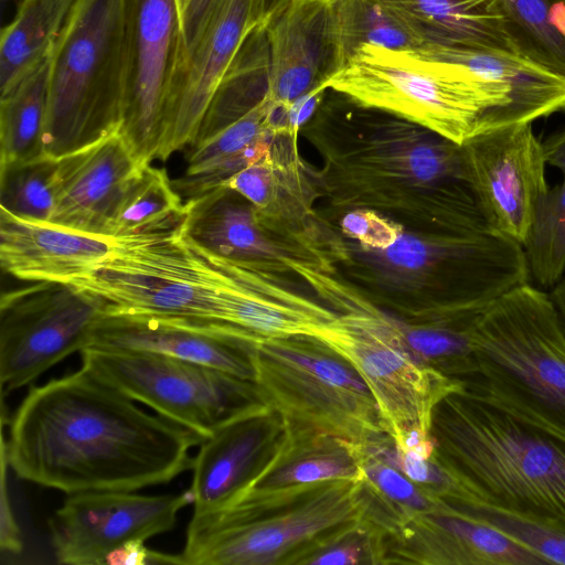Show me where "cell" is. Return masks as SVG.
<instances>
[{
	"instance_id": "1",
	"label": "cell",
	"mask_w": 565,
	"mask_h": 565,
	"mask_svg": "<svg viewBox=\"0 0 565 565\" xmlns=\"http://www.w3.org/2000/svg\"><path fill=\"white\" fill-rule=\"evenodd\" d=\"M204 439L82 366L32 387L1 443L17 476L70 495L169 482L192 468L190 449Z\"/></svg>"
},
{
	"instance_id": "2",
	"label": "cell",
	"mask_w": 565,
	"mask_h": 565,
	"mask_svg": "<svg viewBox=\"0 0 565 565\" xmlns=\"http://www.w3.org/2000/svg\"><path fill=\"white\" fill-rule=\"evenodd\" d=\"M359 108L337 120L319 115L308 128L323 163L317 179L331 206L344 213L371 209L420 231L489 225L468 182L461 146L396 116Z\"/></svg>"
},
{
	"instance_id": "3",
	"label": "cell",
	"mask_w": 565,
	"mask_h": 565,
	"mask_svg": "<svg viewBox=\"0 0 565 565\" xmlns=\"http://www.w3.org/2000/svg\"><path fill=\"white\" fill-rule=\"evenodd\" d=\"M436 451L462 498L565 534V443L465 387L436 407Z\"/></svg>"
},
{
	"instance_id": "4",
	"label": "cell",
	"mask_w": 565,
	"mask_h": 565,
	"mask_svg": "<svg viewBox=\"0 0 565 565\" xmlns=\"http://www.w3.org/2000/svg\"><path fill=\"white\" fill-rule=\"evenodd\" d=\"M184 224L113 237L110 253L71 285L115 310L238 329L260 297V271L199 246Z\"/></svg>"
},
{
	"instance_id": "5",
	"label": "cell",
	"mask_w": 565,
	"mask_h": 565,
	"mask_svg": "<svg viewBox=\"0 0 565 565\" xmlns=\"http://www.w3.org/2000/svg\"><path fill=\"white\" fill-rule=\"evenodd\" d=\"M327 86L359 106L396 116L459 146L535 120L508 89L416 50L364 44Z\"/></svg>"
},
{
	"instance_id": "6",
	"label": "cell",
	"mask_w": 565,
	"mask_h": 565,
	"mask_svg": "<svg viewBox=\"0 0 565 565\" xmlns=\"http://www.w3.org/2000/svg\"><path fill=\"white\" fill-rule=\"evenodd\" d=\"M473 354L466 390L565 443V330L550 295L525 284L493 301Z\"/></svg>"
},
{
	"instance_id": "7",
	"label": "cell",
	"mask_w": 565,
	"mask_h": 565,
	"mask_svg": "<svg viewBox=\"0 0 565 565\" xmlns=\"http://www.w3.org/2000/svg\"><path fill=\"white\" fill-rule=\"evenodd\" d=\"M125 70L124 0H77L51 51L46 157L118 134Z\"/></svg>"
},
{
	"instance_id": "8",
	"label": "cell",
	"mask_w": 565,
	"mask_h": 565,
	"mask_svg": "<svg viewBox=\"0 0 565 565\" xmlns=\"http://www.w3.org/2000/svg\"><path fill=\"white\" fill-rule=\"evenodd\" d=\"M250 361L260 401L282 423L354 446L375 444L390 436L361 375L316 337L256 339Z\"/></svg>"
},
{
	"instance_id": "9",
	"label": "cell",
	"mask_w": 565,
	"mask_h": 565,
	"mask_svg": "<svg viewBox=\"0 0 565 565\" xmlns=\"http://www.w3.org/2000/svg\"><path fill=\"white\" fill-rule=\"evenodd\" d=\"M332 303L341 311L321 324V340L361 375L395 446L414 434H431L437 405L463 382L420 360L405 342L398 320L385 315L342 282Z\"/></svg>"
},
{
	"instance_id": "10",
	"label": "cell",
	"mask_w": 565,
	"mask_h": 565,
	"mask_svg": "<svg viewBox=\"0 0 565 565\" xmlns=\"http://www.w3.org/2000/svg\"><path fill=\"white\" fill-rule=\"evenodd\" d=\"M367 508L361 477L330 481L294 504L257 516L192 515L181 564H295L320 537L366 519Z\"/></svg>"
},
{
	"instance_id": "11",
	"label": "cell",
	"mask_w": 565,
	"mask_h": 565,
	"mask_svg": "<svg viewBox=\"0 0 565 565\" xmlns=\"http://www.w3.org/2000/svg\"><path fill=\"white\" fill-rule=\"evenodd\" d=\"M81 355L95 377L204 438L265 405L255 382L201 363L136 351Z\"/></svg>"
},
{
	"instance_id": "12",
	"label": "cell",
	"mask_w": 565,
	"mask_h": 565,
	"mask_svg": "<svg viewBox=\"0 0 565 565\" xmlns=\"http://www.w3.org/2000/svg\"><path fill=\"white\" fill-rule=\"evenodd\" d=\"M102 297L67 282L33 281L0 300L2 392L29 384L88 344L108 310Z\"/></svg>"
},
{
	"instance_id": "13",
	"label": "cell",
	"mask_w": 565,
	"mask_h": 565,
	"mask_svg": "<svg viewBox=\"0 0 565 565\" xmlns=\"http://www.w3.org/2000/svg\"><path fill=\"white\" fill-rule=\"evenodd\" d=\"M125 70L118 134L137 162L158 159L171 87L185 63L177 0H124Z\"/></svg>"
},
{
	"instance_id": "14",
	"label": "cell",
	"mask_w": 565,
	"mask_h": 565,
	"mask_svg": "<svg viewBox=\"0 0 565 565\" xmlns=\"http://www.w3.org/2000/svg\"><path fill=\"white\" fill-rule=\"evenodd\" d=\"M192 502L190 490L163 495L134 491L70 494L49 521L55 558L67 565H105L126 543L146 542L170 531L179 511Z\"/></svg>"
},
{
	"instance_id": "15",
	"label": "cell",
	"mask_w": 565,
	"mask_h": 565,
	"mask_svg": "<svg viewBox=\"0 0 565 565\" xmlns=\"http://www.w3.org/2000/svg\"><path fill=\"white\" fill-rule=\"evenodd\" d=\"M468 182L488 224L525 243L536 207L547 192L545 156L532 124H515L461 145Z\"/></svg>"
},
{
	"instance_id": "16",
	"label": "cell",
	"mask_w": 565,
	"mask_h": 565,
	"mask_svg": "<svg viewBox=\"0 0 565 565\" xmlns=\"http://www.w3.org/2000/svg\"><path fill=\"white\" fill-rule=\"evenodd\" d=\"M260 21L262 0L215 1L196 44L174 77L158 159L164 161L193 143L214 92Z\"/></svg>"
},
{
	"instance_id": "17",
	"label": "cell",
	"mask_w": 565,
	"mask_h": 565,
	"mask_svg": "<svg viewBox=\"0 0 565 565\" xmlns=\"http://www.w3.org/2000/svg\"><path fill=\"white\" fill-rule=\"evenodd\" d=\"M256 339L223 323L131 313L108 306L85 349L162 354L254 382L250 355Z\"/></svg>"
},
{
	"instance_id": "18",
	"label": "cell",
	"mask_w": 565,
	"mask_h": 565,
	"mask_svg": "<svg viewBox=\"0 0 565 565\" xmlns=\"http://www.w3.org/2000/svg\"><path fill=\"white\" fill-rule=\"evenodd\" d=\"M248 201L259 224L276 238L295 247L312 262L326 266L328 254L315 234V201L322 196L316 170L298 152L297 140L277 135L270 150L226 180Z\"/></svg>"
},
{
	"instance_id": "19",
	"label": "cell",
	"mask_w": 565,
	"mask_h": 565,
	"mask_svg": "<svg viewBox=\"0 0 565 565\" xmlns=\"http://www.w3.org/2000/svg\"><path fill=\"white\" fill-rule=\"evenodd\" d=\"M361 477L352 444L284 423L282 433L245 491L218 512L257 516L294 504L330 481Z\"/></svg>"
},
{
	"instance_id": "20",
	"label": "cell",
	"mask_w": 565,
	"mask_h": 565,
	"mask_svg": "<svg viewBox=\"0 0 565 565\" xmlns=\"http://www.w3.org/2000/svg\"><path fill=\"white\" fill-rule=\"evenodd\" d=\"M267 44L266 96L286 106L339 71L331 0H286L260 26Z\"/></svg>"
},
{
	"instance_id": "21",
	"label": "cell",
	"mask_w": 565,
	"mask_h": 565,
	"mask_svg": "<svg viewBox=\"0 0 565 565\" xmlns=\"http://www.w3.org/2000/svg\"><path fill=\"white\" fill-rule=\"evenodd\" d=\"M57 160V195L50 223L110 237L122 195L141 164L119 134Z\"/></svg>"
},
{
	"instance_id": "22",
	"label": "cell",
	"mask_w": 565,
	"mask_h": 565,
	"mask_svg": "<svg viewBox=\"0 0 565 565\" xmlns=\"http://www.w3.org/2000/svg\"><path fill=\"white\" fill-rule=\"evenodd\" d=\"M282 430L281 418L263 405L205 438L192 463L189 490L193 515L211 514L233 505Z\"/></svg>"
},
{
	"instance_id": "23",
	"label": "cell",
	"mask_w": 565,
	"mask_h": 565,
	"mask_svg": "<svg viewBox=\"0 0 565 565\" xmlns=\"http://www.w3.org/2000/svg\"><path fill=\"white\" fill-rule=\"evenodd\" d=\"M398 562L446 565H547L533 551L445 500L393 539Z\"/></svg>"
},
{
	"instance_id": "24",
	"label": "cell",
	"mask_w": 565,
	"mask_h": 565,
	"mask_svg": "<svg viewBox=\"0 0 565 565\" xmlns=\"http://www.w3.org/2000/svg\"><path fill=\"white\" fill-rule=\"evenodd\" d=\"M113 238L19 218L0 209V264L26 281L71 284L111 250Z\"/></svg>"
},
{
	"instance_id": "25",
	"label": "cell",
	"mask_w": 565,
	"mask_h": 565,
	"mask_svg": "<svg viewBox=\"0 0 565 565\" xmlns=\"http://www.w3.org/2000/svg\"><path fill=\"white\" fill-rule=\"evenodd\" d=\"M186 204L184 234L214 255L285 271L288 259L310 262L300 250L265 230L252 204L231 189L218 186L188 200Z\"/></svg>"
},
{
	"instance_id": "26",
	"label": "cell",
	"mask_w": 565,
	"mask_h": 565,
	"mask_svg": "<svg viewBox=\"0 0 565 565\" xmlns=\"http://www.w3.org/2000/svg\"><path fill=\"white\" fill-rule=\"evenodd\" d=\"M376 1L405 23L422 46L475 45L522 55L511 32L503 0Z\"/></svg>"
},
{
	"instance_id": "27",
	"label": "cell",
	"mask_w": 565,
	"mask_h": 565,
	"mask_svg": "<svg viewBox=\"0 0 565 565\" xmlns=\"http://www.w3.org/2000/svg\"><path fill=\"white\" fill-rule=\"evenodd\" d=\"M271 103L264 96L248 111L205 141L191 146L188 167L172 181L188 200L221 186L271 148L276 132L270 125Z\"/></svg>"
},
{
	"instance_id": "28",
	"label": "cell",
	"mask_w": 565,
	"mask_h": 565,
	"mask_svg": "<svg viewBox=\"0 0 565 565\" xmlns=\"http://www.w3.org/2000/svg\"><path fill=\"white\" fill-rule=\"evenodd\" d=\"M77 0H22L1 31L0 96L47 56Z\"/></svg>"
},
{
	"instance_id": "29",
	"label": "cell",
	"mask_w": 565,
	"mask_h": 565,
	"mask_svg": "<svg viewBox=\"0 0 565 565\" xmlns=\"http://www.w3.org/2000/svg\"><path fill=\"white\" fill-rule=\"evenodd\" d=\"M50 71L51 53L0 96V168L45 157Z\"/></svg>"
},
{
	"instance_id": "30",
	"label": "cell",
	"mask_w": 565,
	"mask_h": 565,
	"mask_svg": "<svg viewBox=\"0 0 565 565\" xmlns=\"http://www.w3.org/2000/svg\"><path fill=\"white\" fill-rule=\"evenodd\" d=\"M352 446L369 498L367 519L391 540L413 520L444 504V499L426 491L391 463L360 446Z\"/></svg>"
},
{
	"instance_id": "31",
	"label": "cell",
	"mask_w": 565,
	"mask_h": 565,
	"mask_svg": "<svg viewBox=\"0 0 565 565\" xmlns=\"http://www.w3.org/2000/svg\"><path fill=\"white\" fill-rule=\"evenodd\" d=\"M339 70L364 44L413 50L422 46L408 26L376 0H331Z\"/></svg>"
},
{
	"instance_id": "32",
	"label": "cell",
	"mask_w": 565,
	"mask_h": 565,
	"mask_svg": "<svg viewBox=\"0 0 565 565\" xmlns=\"http://www.w3.org/2000/svg\"><path fill=\"white\" fill-rule=\"evenodd\" d=\"M188 204L166 169L143 164L128 184L115 215L110 238L185 221Z\"/></svg>"
},
{
	"instance_id": "33",
	"label": "cell",
	"mask_w": 565,
	"mask_h": 565,
	"mask_svg": "<svg viewBox=\"0 0 565 565\" xmlns=\"http://www.w3.org/2000/svg\"><path fill=\"white\" fill-rule=\"evenodd\" d=\"M522 56L565 75V0H503Z\"/></svg>"
},
{
	"instance_id": "34",
	"label": "cell",
	"mask_w": 565,
	"mask_h": 565,
	"mask_svg": "<svg viewBox=\"0 0 565 565\" xmlns=\"http://www.w3.org/2000/svg\"><path fill=\"white\" fill-rule=\"evenodd\" d=\"M522 247L530 275L553 288L565 275V177L541 199Z\"/></svg>"
},
{
	"instance_id": "35",
	"label": "cell",
	"mask_w": 565,
	"mask_h": 565,
	"mask_svg": "<svg viewBox=\"0 0 565 565\" xmlns=\"http://www.w3.org/2000/svg\"><path fill=\"white\" fill-rule=\"evenodd\" d=\"M58 160H38L0 168V209L31 222L50 223L57 195Z\"/></svg>"
},
{
	"instance_id": "36",
	"label": "cell",
	"mask_w": 565,
	"mask_h": 565,
	"mask_svg": "<svg viewBox=\"0 0 565 565\" xmlns=\"http://www.w3.org/2000/svg\"><path fill=\"white\" fill-rule=\"evenodd\" d=\"M386 533L367 518L338 527L312 543L295 564L386 563Z\"/></svg>"
},
{
	"instance_id": "37",
	"label": "cell",
	"mask_w": 565,
	"mask_h": 565,
	"mask_svg": "<svg viewBox=\"0 0 565 565\" xmlns=\"http://www.w3.org/2000/svg\"><path fill=\"white\" fill-rule=\"evenodd\" d=\"M449 503L533 551L547 564L565 565V534L539 522L478 502Z\"/></svg>"
},
{
	"instance_id": "38",
	"label": "cell",
	"mask_w": 565,
	"mask_h": 565,
	"mask_svg": "<svg viewBox=\"0 0 565 565\" xmlns=\"http://www.w3.org/2000/svg\"><path fill=\"white\" fill-rule=\"evenodd\" d=\"M341 233L367 249H384L394 244L405 226L391 216L371 209H355L344 213Z\"/></svg>"
},
{
	"instance_id": "39",
	"label": "cell",
	"mask_w": 565,
	"mask_h": 565,
	"mask_svg": "<svg viewBox=\"0 0 565 565\" xmlns=\"http://www.w3.org/2000/svg\"><path fill=\"white\" fill-rule=\"evenodd\" d=\"M185 58L196 44L216 0H177Z\"/></svg>"
},
{
	"instance_id": "40",
	"label": "cell",
	"mask_w": 565,
	"mask_h": 565,
	"mask_svg": "<svg viewBox=\"0 0 565 565\" xmlns=\"http://www.w3.org/2000/svg\"><path fill=\"white\" fill-rule=\"evenodd\" d=\"M9 468L4 445L1 443V499H0V547L8 553L18 554L22 551V541L18 523L10 505L7 489V471Z\"/></svg>"
},
{
	"instance_id": "41",
	"label": "cell",
	"mask_w": 565,
	"mask_h": 565,
	"mask_svg": "<svg viewBox=\"0 0 565 565\" xmlns=\"http://www.w3.org/2000/svg\"><path fill=\"white\" fill-rule=\"evenodd\" d=\"M546 163L557 168L565 177V128L542 142Z\"/></svg>"
},
{
	"instance_id": "42",
	"label": "cell",
	"mask_w": 565,
	"mask_h": 565,
	"mask_svg": "<svg viewBox=\"0 0 565 565\" xmlns=\"http://www.w3.org/2000/svg\"><path fill=\"white\" fill-rule=\"evenodd\" d=\"M550 296L556 307L563 328L565 330V275L552 288Z\"/></svg>"
},
{
	"instance_id": "43",
	"label": "cell",
	"mask_w": 565,
	"mask_h": 565,
	"mask_svg": "<svg viewBox=\"0 0 565 565\" xmlns=\"http://www.w3.org/2000/svg\"><path fill=\"white\" fill-rule=\"evenodd\" d=\"M286 0H262V21L260 26Z\"/></svg>"
}]
</instances>
